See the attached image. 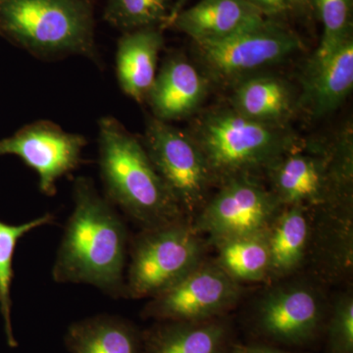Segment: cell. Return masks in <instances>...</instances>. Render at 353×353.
Returning <instances> with one entry per match:
<instances>
[{"label": "cell", "instance_id": "1", "mask_svg": "<svg viewBox=\"0 0 353 353\" xmlns=\"http://www.w3.org/2000/svg\"><path fill=\"white\" fill-rule=\"evenodd\" d=\"M73 201L51 272L53 280L94 285L113 299L125 297L124 271L131 241L126 223L90 179H76Z\"/></svg>", "mask_w": 353, "mask_h": 353}, {"label": "cell", "instance_id": "2", "mask_svg": "<svg viewBox=\"0 0 353 353\" xmlns=\"http://www.w3.org/2000/svg\"><path fill=\"white\" fill-rule=\"evenodd\" d=\"M99 127V169L105 197L141 230L187 219L141 141L113 117Z\"/></svg>", "mask_w": 353, "mask_h": 353}, {"label": "cell", "instance_id": "3", "mask_svg": "<svg viewBox=\"0 0 353 353\" xmlns=\"http://www.w3.org/2000/svg\"><path fill=\"white\" fill-rule=\"evenodd\" d=\"M188 132L205 159L214 188L236 176L264 175L303 145L288 125L257 122L231 108L202 113Z\"/></svg>", "mask_w": 353, "mask_h": 353}, {"label": "cell", "instance_id": "4", "mask_svg": "<svg viewBox=\"0 0 353 353\" xmlns=\"http://www.w3.org/2000/svg\"><path fill=\"white\" fill-rule=\"evenodd\" d=\"M87 0H0V31L32 54L97 59Z\"/></svg>", "mask_w": 353, "mask_h": 353}, {"label": "cell", "instance_id": "5", "mask_svg": "<svg viewBox=\"0 0 353 353\" xmlns=\"http://www.w3.org/2000/svg\"><path fill=\"white\" fill-rule=\"evenodd\" d=\"M352 141L306 148L304 143L280 158L264 176L283 205L317 208L352 197Z\"/></svg>", "mask_w": 353, "mask_h": 353}, {"label": "cell", "instance_id": "6", "mask_svg": "<svg viewBox=\"0 0 353 353\" xmlns=\"http://www.w3.org/2000/svg\"><path fill=\"white\" fill-rule=\"evenodd\" d=\"M330 301L312 278H285L269 284L253 306L250 330L259 341L305 348L322 340Z\"/></svg>", "mask_w": 353, "mask_h": 353}, {"label": "cell", "instance_id": "7", "mask_svg": "<svg viewBox=\"0 0 353 353\" xmlns=\"http://www.w3.org/2000/svg\"><path fill=\"white\" fill-rule=\"evenodd\" d=\"M205 240L192 221L141 230L130 241L126 299H150L182 280L204 260Z\"/></svg>", "mask_w": 353, "mask_h": 353}, {"label": "cell", "instance_id": "8", "mask_svg": "<svg viewBox=\"0 0 353 353\" xmlns=\"http://www.w3.org/2000/svg\"><path fill=\"white\" fill-rule=\"evenodd\" d=\"M194 46L206 78L231 85L285 61L303 48L296 32L274 18L231 38Z\"/></svg>", "mask_w": 353, "mask_h": 353}, {"label": "cell", "instance_id": "9", "mask_svg": "<svg viewBox=\"0 0 353 353\" xmlns=\"http://www.w3.org/2000/svg\"><path fill=\"white\" fill-rule=\"evenodd\" d=\"M145 152L183 215L192 221L214 188L205 159L189 132L148 118L143 141Z\"/></svg>", "mask_w": 353, "mask_h": 353}, {"label": "cell", "instance_id": "10", "mask_svg": "<svg viewBox=\"0 0 353 353\" xmlns=\"http://www.w3.org/2000/svg\"><path fill=\"white\" fill-rule=\"evenodd\" d=\"M217 189L192 220L209 243L266 231L284 206L260 176H236Z\"/></svg>", "mask_w": 353, "mask_h": 353}, {"label": "cell", "instance_id": "11", "mask_svg": "<svg viewBox=\"0 0 353 353\" xmlns=\"http://www.w3.org/2000/svg\"><path fill=\"white\" fill-rule=\"evenodd\" d=\"M243 285L229 277L214 260H203L182 280L150 297L141 317L155 321H203L226 316L239 303Z\"/></svg>", "mask_w": 353, "mask_h": 353}, {"label": "cell", "instance_id": "12", "mask_svg": "<svg viewBox=\"0 0 353 353\" xmlns=\"http://www.w3.org/2000/svg\"><path fill=\"white\" fill-rule=\"evenodd\" d=\"M87 139L63 131L50 121H38L0 139V157L15 155L38 173L39 190L57 194V182L78 168Z\"/></svg>", "mask_w": 353, "mask_h": 353}, {"label": "cell", "instance_id": "13", "mask_svg": "<svg viewBox=\"0 0 353 353\" xmlns=\"http://www.w3.org/2000/svg\"><path fill=\"white\" fill-rule=\"evenodd\" d=\"M307 265L320 285L347 282L353 270L352 197L312 208Z\"/></svg>", "mask_w": 353, "mask_h": 353}, {"label": "cell", "instance_id": "14", "mask_svg": "<svg viewBox=\"0 0 353 353\" xmlns=\"http://www.w3.org/2000/svg\"><path fill=\"white\" fill-rule=\"evenodd\" d=\"M299 109L319 118L341 106L353 88L352 36L322 59L310 58L304 72Z\"/></svg>", "mask_w": 353, "mask_h": 353}, {"label": "cell", "instance_id": "15", "mask_svg": "<svg viewBox=\"0 0 353 353\" xmlns=\"http://www.w3.org/2000/svg\"><path fill=\"white\" fill-rule=\"evenodd\" d=\"M209 80L181 55L167 59L155 77L146 101L153 117L163 122L185 119L199 110Z\"/></svg>", "mask_w": 353, "mask_h": 353}, {"label": "cell", "instance_id": "16", "mask_svg": "<svg viewBox=\"0 0 353 353\" xmlns=\"http://www.w3.org/2000/svg\"><path fill=\"white\" fill-rule=\"evenodd\" d=\"M267 18L248 0H201L183 9L170 26L194 43H215L256 27Z\"/></svg>", "mask_w": 353, "mask_h": 353}, {"label": "cell", "instance_id": "17", "mask_svg": "<svg viewBox=\"0 0 353 353\" xmlns=\"http://www.w3.org/2000/svg\"><path fill=\"white\" fill-rule=\"evenodd\" d=\"M233 327L226 317L203 321H155L141 332L143 353H224Z\"/></svg>", "mask_w": 353, "mask_h": 353}, {"label": "cell", "instance_id": "18", "mask_svg": "<svg viewBox=\"0 0 353 353\" xmlns=\"http://www.w3.org/2000/svg\"><path fill=\"white\" fill-rule=\"evenodd\" d=\"M312 227V208L285 205L265 231L270 254L268 284L292 277L305 267Z\"/></svg>", "mask_w": 353, "mask_h": 353}, {"label": "cell", "instance_id": "19", "mask_svg": "<svg viewBox=\"0 0 353 353\" xmlns=\"http://www.w3.org/2000/svg\"><path fill=\"white\" fill-rule=\"evenodd\" d=\"M299 95L285 79L254 75L234 87L230 108L250 119L272 125H288L299 109Z\"/></svg>", "mask_w": 353, "mask_h": 353}, {"label": "cell", "instance_id": "20", "mask_svg": "<svg viewBox=\"0 0 353 353\" xmlns=\"http://www.w3.org/2000/svg\"><path fill=\"white\" fill-rule=\"evenodd\" d=\"M164 46L161 28L124 32L118 41L116 73L121 90L138 102L146 101L157 75L159 53Z\"/></svg>", "mask_w": 353, "mask_h": 353}, {"label": "cell", "instance_id": "21", "mask_svg": "<svg viewBox=\"0 0 353 353\" xmlns=\"http://www.w3.org/2000/svg\"><path fill=\"white\" fill-rule=\"evenodd\" d=\"M65 345L72 353H143L138 327L108 314L73 323L67 330Z\"/></svg>", "mask_w": 353, "mask_h": 353}, {"label": "cell", "instance_id": "22", "mask_svg": "<svg viewBox=\"0 0 353 353\" xmlns=\"http://www.w3.org/2000/svg\"><path fill=\"white\" fill-rule=\"evenodd\" d=\"M215 263L239 284L266 283L270 278V254L265 231L232 236L211 243Z\"/></svg>", "mask_w": 353, "mask_h": 353}, {"label": "cell", "instance_id": "23", "mask_svg": "<svg viewBox=\"0 0 353 353\" xmlns=\"http://www.w3.org/2000/svg\"><path fill=\"white\" fill-rule=\"evenodd\" d=\"M54 220V216L46 213L20 225H9L0 221V313L3 318L7 343L10 347L18 345L14 336L11 320V285L14 277L13 259L16 246L26 234L37 228L52 224Z\"/></svg>", "mask_w": 353, "mask_h": 353}, {"label": "cell", "instance_id": "24", "mask_svg": "<svg viewBox=\"0 0 353 353\" xmlns=\"http://www.w3.org/2000/svg\"><path fill=\"white\" fill-rule=\"evenodd\" d=\"M172 0H108L104 18L125 32L168 27Z\"/></svg>", "mask_w": 353, "mask_h": 353}, {"label": "cell", "instance_id": "25", "mask_svg": "<svg viewBox=\"0 0 353 353\" xmlns=\"http://www.w3.org/2000/svg\"><path fill=\"white\" fill-rule=\"evenodd\" d=\"M311 7L323 26L321 41L311 58L322 59L352 36V0H312Z\"/></svg>", "mask_w": 353, "mask_h": 353}, {"label": "cell", "instance_id": "26", "mask_svg": "<svg viewBox=\"0 0 353 353\" xmlns=\"http://www.w3.org/2000/svg\"><path fill=\"white\" fill-rule=\"evenodd\" d=\"M326 353H353V294L340 292L330 301L324 334Z\"/></svg>", "mask_w": 353, "mask_h": 353}, {"label": "cell", "instance_id": "27", "mask_svg": "<svg viewBox=\"0 0 353 353\" xmlns=\"http://www.w3.org/2000/svg\"><path fill=\"white\" fill-rule=\"evenodd\" d=\"M224 353H303L296 352L285 348L276 347L270 343L257 341L253 343H232Z\"/></svg>", "mask_w": 353, "mask_h": 353}, {"label": "cell", "instance_id": "28", "mask_svg": "<svg viewBox=\"0 0 353 353\" xmlns=\"http://www.w3.org/2000/svg\"><path fill=\"white\" fill-rule=\"evenodd\" d=\"M266 17L275 18L289 10L288 0H248Z\"/></svg>", "mask_w": 353, "mask_h": 353}, {"label": "cell", "instance_id": "29", "mask_svg": "<svg viewBox=\"0 0 353 353\" xmlns=\"http://www.w3.org/2000/svg\"><path fill=\"white\" fill-rule=\"evenodd\" d=\"M311 3H312V0H288L289 10L292 9V10L299 11V12H303L311 7Z\"/></svg>", "mask_w": 353, "mask_h": 353}, {"label": "cell", "instance_id": "30", "mask_svg": "<svg viewBox=\"0 0 353 353\" xmlns=\"http://www.w3.org/2000/svg\"><path fill=\"white\" fill-rule=\"evenodd\" d=\"M185 0H176V3L173 6V9H172L170 20H169L168 23V27L171 25L172 21L174 20V18H175L176 16L183 10V7L185 6Z\"/></svg>", "mask_w": 353, "mask_h": 353}]
</instances>
